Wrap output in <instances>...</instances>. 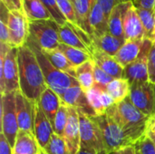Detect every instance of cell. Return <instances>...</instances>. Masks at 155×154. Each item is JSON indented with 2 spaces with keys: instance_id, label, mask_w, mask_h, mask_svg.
Returning <instances> with one entry per match:
<instances>
[{
  "instance_id": "obj_38",
  "label": "cell",
  "mask_w": 155,
  "mask_h": 154,
  "mask_svg": "<svg viewBox=\"0 0 155 154\" xmlns=\"http://www.w3.org/2000/svg\"><path fill=\"white\" fill-rule=\"evenodd\" d=\"M94 81H95V84H99V85H101L103 87H106L112 81L114 80V78H113L108 74H106L96 64H94Z\"/></svg>"
},
{
  "instance_id": "obj_34",
  "label": "cell",
  "mask_w": 155,
  "mask_h": 154,
  "mask_svg": "<svg viewBox=\"0 0 155 154\" xmlns=\"http://www.w3.org/2000/svg\"><path fill=\"white\" fill-rule=\"evenodd\" d=\"M44 151L47 154H70L64 139L56 133L52 135L50 142Z\"/></svg>"
},
{
  "instance_id": "obj_36",
  "label": "cell",
  "mask_w": 155,
  "mask_h": 154,
  "mask_svg": "<svg viewBox=\"0 0 155 154\" xmlns=\"http://www.w3.org/2000/svg\"><path fill=\"white\" fill-rule=\"evenodd\" d=\"M56 1L58 3V5L62 13L67 19L68 23L75 26H78V21L74 11V7L73 5V2L71 0H56Z\"/></svg>"
},
{
  "instance_id": "obj_13",
  "label": "cell",
  "mask_w": 155,
  "mask_h": 154,
  "mask_svg": "<svg viewBox=\"0 0 155 154\" xmlns=\"http://www.w3.org/2000/svg\"><path fill=\"white\" fill-rule=\"evenodd\" d=\"M69 118L66 124L64 139L69 150L70 154H78L81 150V134L78 111L71 106H68Z\"/></svg>"
},
{
  "instance_id": "obj_33",
  "label": "cell",
  "mask_w": 155,
  "mask_h": 154,
  "mask_svg": "<svg viewBox=\"0 0 155 154\" xmlns=\"http://www.w3.org/2000/svg\"><path fill=\"white\" fill-rule=\"evenodd\" d=\"M68 118H69L68 106L63 103V104L60 106V108L56 113L54 123L53 125L54 133H56L57 135H59L63 138H64V133L66 124L68 123Z\"/></svg>"
},
{
  "instance_id": "obj_23",
  "label": "cell",
  "mask_w": 155,
  "mask_h": 154,
  "mask_svg": "<svg viewBox=\"0 0 155 154\" xmlns=\"http://www.w3.org/2000/svg\"><path fill=\"white\" fill-rule=\"evenodd\" d=\"M97 3V0H74L73 5L76 14L78 27L84 30L91 38L93 32L89 24V17L94 5Z\"/></svg>"
},
{
  "instance_id": "obj_11",
  "label": "cell",
  "mask_w": 155,
  "mask_h": 154,
  "mask_svg": "<svg viewBox=\"0 0 155 154\" xmlns=\"http://www.w3.org/2000/svg\"><path fill=\"white\" fill-rule=\"evenodd\" d=\"M7 26L10 34V45L19 48L24 46L29 37V21L25 15L19 11H10Z\"/></svg>"
},
{
  "instance_id": "obj_43",
  "label": "cell",
  "mask_w": 155,
  "mask_h": 154,
  "mask_svg": "<svg viewBox=\"0 0 155 154\" xmlns=\"http://www.w3.org/2000/svg\"><path fill=\"white\" fill-rule=\"evenodd\" d=\"M0 41L1 43H5L10 45V34L8 26L4 22L0 21Z\"/></svg>"
},
{
  "instance_id": "obj_54",
  "label": "cell",
  "mask_w": 155,
  "mask_h": 154,
  "mask_svg": "<svg viewBox=\"0 0 155 154\" xmlns=\"http://www.w3.org/2000/svg\"><path fill=\"white\" fill-rule=\"evenodd\" d=\"M22 1H23V0H22Z\"/></svg>"
},
{
  "instance_id": "obj_48",
  "label": "cell",
  "mask_w": 155,
  "mask_h": 154,
  "mask_svg": "<svg viewBox=\"0 0 155 154\" xmlns=\"http://www.w3.org/2000/svg\"><path fill=\"white\" fill-rule=\"evenodd\" d=\"M40 154H47V153H46L44 150H42V151H41V152H40Z\"/></svg>"
},
{
  "instance_id": "obj_49",
  "label": "cell",
  "mask_w": 155,
  "mask_h": 154,
  "mask_svg": "<svg viewBox=\"0 0 155 154\" xmlns=\"http://www.w3.org/2000/svg\"><path fill=\"white\" fill-rule=\"evenodd\" d=\"M153 41L155 42V30H154V34H153Z\"/></svg>"
},
{
  "instance_id": "obj_21",
  "label": "cell",
  "mask_w": 155,
  "mask_h": 154,
  "mask_svg": "<svg viewBox=\"0 0 155 154\" xmlns=\"http://www.w3.org/2000/svg\"><path fill=\"white\" fill-rule=\"evenodd\" d=\"M38 103L42 110L44 111L45 114L51 122L52 125H54L56 113L60 106L63 104V101L61 97L54 90L47 87L41 94Z\"/></svg>"
},
{
  "instance_id": "obj_16",
  "label": "cell",
  "mask_w": 155,
  "mask_h": 154,
  "mask_svg": "<svg viewBox=\"0 0 155 154\" xmlns=\"http://www.w3.org/2000/svg\"><path fill=\"white\" fill-rule=\"evenodd\" d=\"M87 99L95 113V116H101L107 113V111L115 104L114 99L106 92L105 87L97 84L86 92Z\"/></svg>"
},
{
  "instance_id": "obj_18",
  "label": "cell",
  "mask_w": 155,
  "mask_h": 154,
  "mask_svg": "<svg viewBox=\"0 0 155 154\" xmlns=\"http://www.w3.org/2000/svg\"><path fill=\"white\" fill-rule=\"evenodd\" d=\"M92 58L94 62L101 69H103L106 74H108L113 78L114 79L123 78L124 67L115 60L114 56H111L108 54L103 52L102 50L94 47L92 53Z\"/></svg>"
},
{
  "instance_id": "obj_28",
  "label": "cell",
  "mask_w": 155,
  "mask_h": 154,
  "mask_svg": "<svg viewBox=\"0 0 155 154\" xmlns=\"http://www.w3.org/2000/svg\"><path fill=\"white\" fill-rule=\"evenodd\" d=\"M23 7L28 21L53 20L51 14L41 0H23Z\"/></svg>"
},
{
  "instance_id": "obj_47",
  "label": "cell",
  "mask_w": 155,
  "mask_h": 154,
  "mask_svg": "<svg viewBox=\"0 0 155 154\" xmlns=\"http://www.w3.org/2000/svg\"><path fill=\"white\" fill-rule=\"evenodd\" d=\"M78 154H94V153L89 152H87V151H84V150H80V152H78ZM111 154H113V153H111Z\"/></svg>"
},
{
  "instance_id": "obj_29",
  "label": "cell",
  "mask_w": 155,
  "mask_h": 154,
  "mask_svg": "<svg viewBox=\"0 0 155 154\" xmlns=\"http://www.w3.org/2000/svg\"><path fill=\"white\" fill-rule=\"evenodd\" d=\"M94 64H95V63L92 59L75 68L76 80H77L80 87L85 93L87 91H89L95 84L94 74Z\"/></svg>"
},
{
  "instance_id": "obj_53",
  "label": "cell",
  "mask_w": 155,
  "mask_h": 154,
  "mask_svg": "<svg viewBox=\"0 0 155 154\" xmlns=\"http://www.w3.org/2000/svg\"><path fill=\"white\" fill-rule=\"evenodd\" d=\"M71 1H72V2H73V1H74V0H71Z\"/></svg>"
},
{
  "instance_id": "obj_10",
  "label": "cell",
  "mask_w": 155,
  "mask_h": 154,
  "mask_svg": "<svg viewBox=\"0 0 155 154\" xmlns=\"http://www.w3.org/2000/svg\"><path fill=\"white\" fill-rule=\"evenodd\" d=\"M153 43V41H152L151 39L145 38L143 48L139 58L124 68L123 78L128 80L131 84L134 83H142L149 81L148 56Z\"/></svg>"
},
{
  "instance_id": "obj_39",
  "label": "cell",
  "mask_w": 155,
  "mask_h": 154,
  "mask_svg": "<svg viewBox=\"0 0 155 154\" xmlns=\"http://www.w3.org/2000/svg\"><path fill=\"white\" fill-rule=\"evenodd\" d=\"M133 2V0H97V2L99 3V5H101V7L104 10V13L106 16V18H109L110 14L112 13L113 9L121 4L124 3H127V2Z\"/></svg>"
},
{
  "instance_id": "obj_32",
  "label": "cell",
  "mask_w": 155,
  "mask_h": 154,
  "mask_svg": "<svg viewBox=\"0 0 155 154\" xmlns=\"http://www.w3.org/2000/svg\"><path fill=\"white\" fill-rule=\"evenodd\" d=\"M138 15L141 18L142 24L145 31V36L153 41L155 30V13L154 10L144 9L141 7H136Z\"/></svg>"
},
{
  "instance_id": "obj_50",
  "label": "cell",
  "mask_w": 155,
  "mask_h": 154,
  "mask_svg": "<svg viewBox=\"0 0 155 154\" xmlns=\"http://www.w3.org/2000/svg\"><path fill=\"white\" fill-rule=\"evenodd\" d=\"M138 1H139V0H133V3H134V4H135V3H136V2H138Z\"/></svg>"
},
{
  "instance_id": "obj_37",
  "label": "cell",
  "mask_w": 155,
  "mask_h": 154,
  "mask_svg": "<svg viewBox=\"0 0 155 154\" xmlns=\"http://www.w3.org/2000/svg\"><path fill=\"white\" fill-rule=\"evenodd\" d=\"M134 146L140 154H155V143L146 135L142 137Z\"/></svg>"
},
{
  "instance_id": "obj_5",
  "label": "cell",
  "mask_w": 155,
  "mask_h": 154,
  "mask_svg": "<svg viewBox=\"0 0 155 154\" xmlns=\"http://www.w3.org/2000/svg\"><path fill=\"white\" fill-rule=\"evenodd\" d=\"M107 113L127 129L142 133H145L146 125L151 117L141 112L132 103L129 96L123 102L113 105L107 111Z\"/></svg>"
},
{
  "instance_id": "obj_22",
  "label": "cell",
  "mask_w": 155,
  "mask_h": 154,
  "mask_svg": "<svg viewBox=\"0 0 155 154\" xmlns=\"http://www.w3.org/2000/svg\"><path fill=\"white\" fill-rule=\"evenodd\" d=\"M133 2H127L121 5H116L108 18V26H109V33L114 36L124 40V18L125 15L126 11L131 6ZM125 41V40H124Z\"/></svg>"
},
{
  "instance_id": "obj_15",
  "label": "cell",
  "mask_w": 155,
  "mask_h": 154,
  "mask_svg": "<svg viewBox=\"0 0 155 154\" xmlns=\"http://www.w3.org/2000/svg\"><path fill=\"white\" fill-rule=\"evenodd\" d=\"M61 99L65 105L74 107L88 116H95V113L87 99L86 93L83 91L79 84L67 89L61 96Z\"/></svg>"
},
{
  "instance_id": "obj_3",
  "label": "cell",
  "mask_w": 155,
  "mask_h": 154,
  "mask_svg": "<svg viewBox=\"0 0 155 154\" xmlns=\"http://www.w3.org/2000/svg\"><path fill=\"white\" fill-rule=\"evenodd\" d=\"M26 44L31 48V50L35 54L36 59L43 71L47 86L54 90L60 97L66 92L67 89L74 85L79 84L76 78L56 69L50 63V61L43 54L41 46L38 44L35 39L30 34L27 39Z\"/></svg>"
},
{
  "instance_id": "obj_1",
  "label": "cell",
  "mask_w": 155,
  "mask_h": 154,
  "mask_svg": "<svg viewBox=\"0 0 155 154\" xmlns=\"http://www.w3.org/2000/svg\"><path fill=\"white\" fill-rule=\"evenodd\" d=\"M19 85L22 93L33 102H38L48 87L35 54L25 44L17 48Z\"/></svg>"
},
{
  "instance_id": "obj_6",
  "label": "cell",
  "mask_w": 155,
  "mask_h": 154,
  "mask_svg": "<svg viewBox=\"0 0 155 154\" xmlns=\"http://www.w3.org/2000/svg\"><path fill=\"white\" fill-rule=\"evenodd\" d=\"M81 134V150L94 154H107L101 129L91 116L78 111Z\"/></svg>"
},
{
  "instance_id": "obj_41",
  "label": "cell",
  "mask_w": 155,
  "mask_h": 154,
  "mask_svg": "<svg viewBox=\"0 0 155 154\" xmlns=\"http://www.w3.org/2000/svg\"><path fill=\"white\" fill-rule=\"evenodd\" d=\"M1 3H3L10 11H19L25 14L22 0H1Z\"/></svg>"
},
{
  "instance_id": "obj_26",
  "label": "cell",
  "mask_w": 155,
  "mask_h": 154,
  "mask_svg": "<svg viewBox=\"0 0 155 154\" xmlns=\"http://www.w3.org/2000/svg\"><path fill=\"white\" fill-rule=\"evenodd\" d=\"M89 24L93 32V36H101L104 34L109 33L108 19L106 18L103 8L97 2L90 14Z\"/></svg>"
},
{
  "instance_id": "obj_27",
  "label": "cell",
  "mask_w": 155,
  "mask_h": 154,
  "mask_svg": "<svg viewBox=\"0 0 155 154\" xmlns=\"http://www.w3.org/2000/svg\"><path fill=\"white\" fill-rule=\"evenodd\" d=\"M42 52L56 69L76 78L75 67H74V65L69 62L66 56L58 48L52 50H45L42 48Z\"/></svg>"
},
{
  "instance_id": "obj_44",
  "label": "cell",
  "mask_w": 155,
  "mask_h": 154,
  "mask_svg": "<svg viewBox=\"0 0 155 154\" xmlns=\"http://www.w3.org/2000/svg\"><path fill=\"white\" fill-rule=\"evenodd\" d=\"M0 154H13L12 147L6 141L3 133L0 135Z\"/></svg>"
},
{
  "instance_id": "obj_42",
  "label": "cell",
  "mask_w": 155,
  "mask_h": 154,
  "mask_svg": "<svg viewBox=\"0 0 155 154\" xmlns=\"http://www.w3.org/2000/svg\"><path fill=\"white\" fill-rule=\"evenodd\" d=\"M145 135L148 136L155 143V114L149 118L146 125Z\"/></svg>"
},
{
  "instance_id": "obj_31",
  "label": "cell",
  "mask_w": 155,
  "mask_h": 154,
  "mask_svg": "<svg viewBox=\"0 0 155 154\" xmlns=\"http://www.w3.org/2000/svg\"><path fill=\"white\" fill-rule=\"evenodd\" d=\"M58 49L66 56V58L69 60V62L74 65V67H77L84 63L92 60V56L90 54L80 50L75 47H72L69 45H66L64 44H61L58 46Z\"/></svg>"
},
{
  "instance_id": "obj_46",
  "label": "cell",
  "mask_w": 155,
  "mask_h": 154,
  "mask_svg": "<svg viewBox=\"0 0 155 154\" xmlns=\"http://www.w3.org/2000/svg\"><path fill=\"white\" fill-rule=\"evenodd\" d=\"M113 154H136L135 146H128V147L123 148L121 150L116 151Z\"/></svg>"
},
{
  "instance_id": "obj_4",
  "label": "cell",
  "mask_w": 155,
  "mask_h": 154,
  "mask_svg": "<svg viewBox=\"0 0 155 154\" xmlns=\"http://www.w3.org/2000/svg\"><path fill=\"white\" fill-rule=\"evenodd\" d=\"M19 90L17 48L0 43V95Z\"/></svg>"
},
{
  "instance_id": "obj_24",
  "label": "cell",
  "mask_w": 155,
  "mask_h": 154,
  "mask_svg": "<svg viewBox=\"0 0 155 154\" xmlns=\"http://www.w3.org/2000/svg\"><path fill=\"white\" fill-rule=\"evenodd\" d=\"M92 41L94 47L100 49L114 57L125 43L124 40L119 39L110 33L104 34L101 36H94L92 37Z\"/></svg>"
},
{
  "instance_id": "obj_12",
  "label": "cell",
  "mask_w": 155,
  "mask_h": 154,
  "mask_svg": "<svg viewBox=\"0 0 155 154\" xmlns=\"http://www.w3.org/2000/svg\"><path fill=\"white\" fill-rule=\"evenodd\" d=\"M36 103L25 96L20 90L15 93V108L19 131L34 133Z\"/></svg>"
},
{
  "instance_id": "obj_51",
  "label": "cell",
  "mask_w": 155,
  "mask_h": 154,
  "mask_svg": "<svg viewBox=\"0 0 155 154\" xmlns=\"http://www.w3.org/2000/svg\"><path fill=\"white\" fill-rule=\"evenodd\" d=\"M135 150H136V149H135ZM136 154H140V152H137V151H136Z\"/></svg>"
},
{
  "instance_id": "obj_9",
  "label": "cell",
  "mask_w": 155,
  "mask_h": 154,
  "mask_svg": "<svg viewBox=\"0 0 155 154\" xmlns=\"http://www.w3.org/2000/svg\"><path fill=\"white\" fill-rule=\"evenodd\" d=\"M132 103L144 114H155V84L150 81L131 84L129 95Z\"/></svg>"
},
{
  "instance_id": "obj_2",
  "label": "cell",
  "mask_w": 155,
  "mask_h": 154,
  "mask_svg": "<svg viewBox=\"0 0 155 154\" xmlns=\"http://www.w3.org/2000/svg\"><path fill=\"white\" fill-rule=\"evenodd\" d=\"M91 117L101 129L107 154L128 146H134L145 135V133L127 129L107 113L101 116Z\"/></svg>"
},
{
  "instance_id": "obj_19",
  "label": "cell",
  "mask_w": 155,
  "mask_h": 154,
  "mask_svg": "<svg viewBox=\"0 0 155 154\" xmlns=\"http://www.w3.org/2000/svg\"><path fill=\"white\" fill-rule=\"evenodd\" d=\"M42 151L34 133L29 131H19L15 139L13 154H40Z\"/></svg>"
},
{
  "instance_id": "obj_52",
  "label": "cell",
  "mask_w": 155,
  "mask_h": 154,
  "mask_svg": "<svg viewBox=\"0 0 155 154\" xmlns=\"http://www.w3.org/2000/svg\"><path fill=\"white\" fill-rule=\"evenodd\" d=\"M154 13H155V6H154Z\"/></svg>"
},
{
  "instance_id": "obj_30",
  "label": "cell",
  "mask_w": 155,
  "mask_h": 154,
  "mask_svg": "<svg viewBox=\"0 0 155 154\" xmlns=\"http://www.w3.org/2000/svg\"><path fill=\"white\" fill-rule=\"evenodd\" d=\"M106 92L111 95L115 103H119L130 95L131 84L124 78L114 79L106 87Z\"/></svg>"
},
{
  "instance_id": "obj_25",
  "label": "cell",
  "mask_w": 155,
  "mask_h": 154,
  "mask_svg": "<svg viewBox=\"0 0 155 154\" xmlns=\"http://www.w3.org/2000/svg\"><path fill=\"white\" fill-rule=\"evenodd\" d=\"M58 33H59V39H60L61 44H64L66 45L78 48L80 50H83L90 54L88 47L86 46V44L83 42V40L77 34L74 25L67 23L64 25L59 26Z\"/></svg>"
},
{
  "instance_id": "obj_20",
  "label": "cell",
  "mask_w": 155,
  "mask_h": 154,
  "mask_svg": "<svg viewBox=\"0 0 155 154\" xmlns=\"http://www.w3.org/2000/svg\"><path fill=\"white\" fill-rule=\"evenodd\" d=\"M144 40L125 41L124 45L114 56L115 60L124 68L128 64L136 61L143 48Z\"/></svg>"
},
{
  "instance_id": "obj_17",
  "label": "cell",
  "mask_w": 155,
  "mask_h": 154,
  "mask_svg": "<svg viewBox=\"0 0 155 154\" xmlns=\"http://www.w3.org/2000/svg\"><path fill=\"white\" fill-rule=\"evenodd\" d=\"M34 133L42 150H44L47 146L52 135L54 133L51 122L45 114L38 102L35 105Z\"/></svg>"
},
{
  "instance_id": "obj_8",
  "label": "cell",
  "mask_w": 155,
  "mask_h": 154,
  "mask_svg": "<svg viewBox=\"0 0 155 154\" xmlns=\"http://www.w3.org/2000/svg\"><path fill=\"white\" fill-rule=\"evenodd\" d=\"M59 26L60 25L52 19L29 21V33L41 48L45 50L56 49L60 44Z\"/></svg>"
},
{
  "instance_id": "obj_35",
  "label": "cell",
  "mask_w": 155,
  "mask_h": 154,
  "mask_svg": "<svg viewBox=\"0 0 155 154\" xmlns=\"http://www.w3.org/2000/svg\"><path fill=\"white\" fill-rule=\"evenodd\" d=\"M41 1L45 5V6L48 10V12L51 14L53 20L55 21L60 26L64 25L65 24L68 23L67 19L62 13L56 0H41Z\"/></svg>"
},
{
  "instance_id": "obj_45",
  "label": "cell",
  "mask_w": 155,
  "mask_h": 154,
  "mask_svg": "<svg viewBox=\"0 0 155 154\" xmlns=\"http://www.w3.org/2000/svg\"><path fill=\"white\" fill-rule=\"evenodd\" d=\"M136 7H141L144 9L154 10L155 0H139L135 4H134Z\"/></svg>"
},
{
  "instance_id": "obj_40",
  "label": "cell",
  "mask_w": 155,
  "mask_h": 154,
  "mask_svg": "<svg viewBox=\"0 0 155 154\" xmlns=\"http://www.w3.org/2000/svg\"><path fill=\"white\" fill-rule=\"evenodd\" d=\"M148 74L149 81L153 84H155V42L153 43L148 56Z\"/></svg>"
},
{
  "instance_id": "obj_14",
  "label": "cell",
  "mask_w": 155,
  "mask_h": 154,
  "mask_svg": "<svg viewBox=\"0 0 155 154\" xmlns=\"http://www.w3.org/2000/svg\"><path fill=\"white\" fill-rule=\"evenodd\" d=\"M124 34L125 41L143 40L146 38L143 25L134 3L126 11L124 18Z\"/></svg>"
},
{
  "instance_id": "obj_7",
  "label": "cell",
  "mask_w": 155,
  "mask_h": 154,
  "mask_svg": "<svg viewBox=\"0 0 155 154\" xmlns=\"http://www.w3.org/2000/svg\"><path fill=\"white\" fill-rule=\"evenodd\" d=\"M19 132L16 108L15 93H5L1 96V133L13 148Z\"/></svg>"
}]
</instances>
